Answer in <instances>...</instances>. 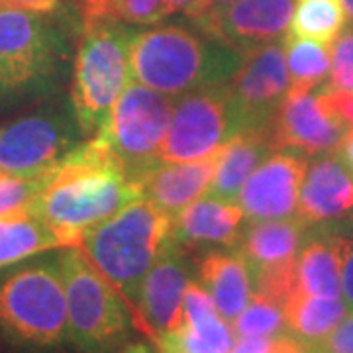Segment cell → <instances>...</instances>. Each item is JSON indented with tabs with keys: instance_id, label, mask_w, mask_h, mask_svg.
Segmentation results:
<instances>
[{
	"instance_id": "obj_1",
	"label": "cell",
	"mask_w": 353,
	"mask_h": 353,
	"mask_svg": "<svg viewBox=\"0 0 353 353\" xmlns=\"http://www.w3.org/2000/svg\"><path fill=\"white\" fill-rule=\"evenodd\" d=\"M143 199L141 185L101 138L85 139L69 153L30 208L67 245H79L83 232Z\"/></svg>"
},
{
	"instance_id": "obj_2",
	"label": "cell",
	"mask_w": 353,
	"mask_h": 353,
	"mask_svg": "<svg viewBox=\"0 0 353 353\" xmlns=\"http://www.w3.org/2000/svg\"><path fill=\"white\" fill-rule=\"evenodd\" d=\"M81 30L75 4L51 12L0 6V81L14 106L65 90Z\"/></svg>"
},
{
	"instance_id": "obj_3",
	"label": "cell",
	"mask_w": 353,
	"mask_h": 353,
	"mask_svg": "<svg viewBox=\"0 0 353 353\" xmlns=\"http://www.w3.org/2000/svg\"><path fill=\"white\" fill-rule=\"evenodd\" d=\"M0 340L20 353H63L71 347L57 252L0 269Z\"/></svg>"
},
{
	"instance_id": "obj_4",
	"label": "cell",
	"mask_w": 353,
	"mask_h": 353,
	"mask_svg": "<svg viewBox=\"0 0 353 353\" xmlns=\"http://www.w3.org/2000/svg\"><path fill=\"white\" fill-rule=\"evenodd\" d=\"M245 53L196 26H155L134 32L130 46L136 81L175 99L185 92L228 83Z\"/></svg>"
},
{
	"instance_id": "obj_5",
	"label": "cell",
	"mask_w": 353,
	"mask_h": 353,
	"mask_svg": "<svg viewBox=\"0 0 353 353\" xmlns=\"http://www.w3.org/2000/svg\"><path fill=\"white\" fill-rule=\"evenodd\" d=\"M171 226L169 216L148 199H139L112 218L85 230L79 240V248L92 265L126 299L134 320L141 285L169 238Z\"/></svg>"
},
{
	"instance_id": "obj_6",
	"label": "cell",
	"mask_w": 353,
	"mask_h": 353,
	"mask_svg": "<svg viewBox=\"0 0 353 353\" xmlns=\"http://www.w3.org/2000/svg\"><path fill=\"white\" fill-rule=\"evenodd\" d=\"M67 299L71 347L77 353H120L136 332L126 299L79 245L57 250Z\"/></svg>"
},
{
	"instance_id": "obj_7",
	"label": "cell",
	"mask_w": 353,
	"mask_h": 353,
	"mask_svg": "<svg viewBox=\"0 0 353 353\" xmlns=\"http://www.w3.org/2000/svg\"><path fill=\"white\" fill-rule=\"evenodd\" d=\"M134 32L110 20L83 22L69 94L87 139L106 128L118 97L134 79L130 59Z\"/></svg>"
},
{
	"instance_id": "obj_8",
	"label": "cell",
	"mask_w": 353,
	"mask_h": 353,
	"mask_svg": "<svg viewBox=\"0 0 353 353\" xmlns=\"http://www.w3.org/2000/svg\"><path fill=\"white\" fill-rule=\"evenodd\" d=\"M85 139L71 94L61 90L0 124V171L20 176L50 173Z\"/></svg>"
},
{
	"instance_id": "obj_9",
	"label": "cell",
	"mask_w": 353,
	"mask_h": 353,
	"mask_svg": "<svg viewBox=\"0 0 353 353\" xmlns=\"http://www.w3.org/2000/svg\"><path fill=\"white\" fill-rule=\"evenodd\" d=\"M139 81H130L114 104L108 124L94 138L104 139L136 181L161 165V148L171 122L173 101Z\"/></svg>"
},
{
	"instance_id": "obj_10",
	"label": "cell",
	"mask_w": 353,
	"mask_h": 353,
	"mask_svg": "<svg viewBox=\"0 0 353 353\" xmlns=\"http://www.w3.org/2000/svg\"><path fill=\"white\" fill-rule=\"evenodd\" d=\"M240 134L228 83L175 97L171 122L161 148L163 163L201 161L220 153Z\"/></svg>"
},
{
	"instance_id": "obj_11",
	"label": "cell",
	"mask_w": 353,
	"mask_h": 353,
	"mask_svg": "<svg viewBox=\"0 0 353 353\" xmlns=\"http://www.w3.org/2000/svg\"><path fill=\"white\" fill-rule=\"evenodd\" d=\"M289 88L285 39L245 51L240 71L228 81L240 134L271 126Z\"/></svg>"
},
{
	"instance_id": "obj_12",
	"label": "cell",
	"mask_w": 353,
	"mask_h": 353,
	"mask_svg": "<svg viewBox=\"0 0 353 353\" xmlns=\"http://www.w3.org/2000/svg\"><path fill=\"white\" fill-rule=\"evenodd\" d=\"M194 279L196 265L192 263L189 252L169 234L141 285L136 316L138 330L153 341L167 330L176 328L183 318L185 292Z\"/></svg>"
},
{
	"instance_id": "obj_13",
	"label": "cell",
	"mask_w": 353,
	"mask_h": 353,
	"mask_svg": "<svg viewBox=\"0 0 353 353\" xmlns=\"http://www.w3.org/2000/svg\"><path fill=\"white\" fill-rule=\"evenodd\" d=\"M347 126L326 99L324 87L289 90L273 120L279 150H296L304 155L338 152L347 138Z\"/></svg>"
},
{
	"instance_id": "obj_14",
	"label": "cell",
	"mask_w": 353,
	"mask_h": 353,
	"mask_svg": "<svg viewBox=\"0 0 353 353\" xmlns=\"http://www.w3.org/2000/svg\"><path fill=\"white\" fill-rule=\"evenodd\" d=\"M308 155L296 150H277L245 181L238 204L248 220H275L296 216L306 175Z\"/></svg>"
},
{
	"instance_id": "obj_15",
	"label": "cell",
	"mask_w": 353,
	"mask_h": 353,
	"mask_svg": "<svg viewBox=\"0 0 353 353\" xmlns=\"http://www.w3.org/2000/svg\"><path fill=\"white\" fill-rule=\"evenodd\" d=\"M294 0H238L212 18L190 22L240 51H250L289 36Z\"/></svg>"
},
{
	"instance_id": "obj_16",
	"label": "cell",
	"mask_w": 353,
	"mask_h": 353,
	"mask_svg": "<svg viewBox=\"0 0 353 353\" xmlns=\"http://www.w3.org/2000/svg\"><path fill=\"white\" fill-rule=\"evenodd\" d=\"M234 336L208 290L194 279L185 292L181 324L157 336L153 345L157 353H230Z\"/></svg>"
},
{
	"instance_id": "obj_17",
	"label": "cell",
	"mask_w": 353,
	"mask_h": 353,
	"mask_svg": "<svg viewBox=\"0 0 353 353\" xmlns=\"http://www.w3.org/2000/svg\"><path fill=\"white\" fill-rule=\"evenodd\" d=\"M353 212V173L336 152L314 155L306 167L296 216L308 226L330 224Z\"/></svg>"
},
{
	"instance_id": "obj_18",
	"label": "cell",
	"mask_w": 353,
	"mask_h": 353,
	"mask_svg": "<svg viewBox=\"0 0 353 353\" xmlns=\"http://www.w3.org/2000/svg\"><path fill=\"white\" fill-rule=\"evenodd\" d=\"M240 204L206 194L194 201L173 220L171 236L187 252L236 248L243 228Z\"/></svg>"
},
{
	"instance_id": "obj_19",
	"label": "cell",
	"mask_w": 353,
	"mask_h": 353,
	"mask_svg": "<svg viewBox=\"0 0 353 353\" xmlns=\"http://www.w3.org/2000/svg\"><path fill=\"white\" fill-rule=\"evenodd\" d=\"M222 153V152H220ZM220 153L189 163H161L141 176L143 199L175 220L187 206L204 194L214 176Z\"/></svg>"
},
{
	"instance_id": "obj_20",
	"label": "cell",
	"mask_w": 353,
	"mask_h": 353,
	"mask_svg": "<svg viewBox=\"0 0 353 353\" xmlns=\"http://www.w3.org/2000/svg\"><path fill=\"white\" fill-rule=\"evenodd\" d=\"M196 281L208 290L230 326L253 296L252 267L238 248H218L204 253L196 263Z\"/></svg>"
},
{
	"instance_id": "obj_21",
	"label": "cell",
	"mask_w": 353,
	"mask_h": 353,
	"mask_svg": "<svg viewBox=\"0 0 353 353\" xmlns=\"http://www.w3.org/2000/svg\"><path fill=\"white\" fill-rule=\"evenodd\" d=\"M308 224L299 216L275 220H248L238 240V250L252 271L287 267L296 261Z\"/></svg>"
},
{
	"instance_id": "obj_22",
	"label": "cell",
	"mask_w": 353,
	"mask_h": 353,
	"mask_svg": "<svg viewBox=\"0 0 353 353\" xmlns=\"http://www.w3.org/2000/svg\"><path fill=\"white\" fill-rule=\"evenodd\" d=\"M279 150L273 124L241 132L220 153L212 183L206 194L226 202H238L241 189L253 171Z\"/></svg>"
},
{
	"instance_id": "obj_23",
	"label": "cell",
	"mask_w": 353,
	"mask_h": 353,
	"mask_svg": "<svg viewBox=\"0 0 353 353\" xmlns=\"http://www.w3.org/2000/svg\"><path fill=\"white\" fill-rule=\"evenodd\" d=\"M296 290L316 296H341L340 243L330 224L308 228L294 261Z\"/></svg>"
},
{
	"instance_id": "obj_24",
	"label": "cell",
	"mask_w": 353,
	"mask_h": 353,
	"mask_svg": "<svg viewBox=\"0 0 353 353\" xmlns=\"http://www.w3.org/2000/svg\"><path fill=\"white\" fill-rule=\"evenodd\" d=\"M283 308L289 334L303 345L324 340L345 316L352 314L341 296H316L299 290L292 292Z\"/></svg>"
},
{
	"instance_id": "obj_25",
	"label": "cell",
	"mask_w": 353,
	"mask_h": 353,
	"mask_svg": "<svg viewBox=\"0 0 353 353\" xmlns=\"http://www.w3.org/2000/svg\"><path fill=\"white\" fill-rule=\"evenodd\" d=\"M65 245L63 238L38 216L18 214L0 218V269Z\"/></svg>"
},
{
	"instance_id": "obj_26",
	"label": "cell",
	"mask_w": 353,
	"mask_h": 353,
	"mask_svg": "<svg viewBox=\"0 0 353 353\" xmlns=\"http://www.w3.org/2000/svg\"><path fill=\"white\" fill-rule=\"evenodd\" d=\"M347 24L341 0H294L289 36L332 46Z\"/></svg>"
},
{
	"instance_id": "obj_27",
	"label": "cell",
	"mask_w": 353,
	"mask_h": 353,
	"mask_svg": "<svg viewBox=\"0 0 353 353\" xmlns=\"http://www.w3.org/2000/svg\"><path fill=\"white\" fill-rule=\"evenodd\" d=\"M285 55L290 77L289 90H314L328 83L332 55L324 43L287 36Z\"/></svg>"
},
{
	"instance_id": "obj_28",
	"label": "cell",
	"mask_w": 353,
	"mask_h": 353,
	"mask_svg": "<svg viewBox=\"0 0 353 353\" xmlns=\"http://www.w3.org/2000/svg\"><path fill=\"white\" fill-rule=\"evenodd\" d=\"M83 22L110 20L120 24H159L171 10L165 0H73Z\"/></svg>"
},
{
	"instance_id": "obj_29",
	"label": "cell",
	"mask_w": 353,
	"mask_h": 353,
	"mask_svg": "<svg viewBox=\"0 0 353 353\" xmlns=\"http://www.w3.org/2000/svg\"><path fill=\"white\" fill-rule=\"evenodd\" d=\"M232 330L236 336H267L277 338L287 334L285 308L275 301L253 294L252 301L241 310V314L232 322Z\"/></svg>"
},
{
	"instance_id": "obj_30",
	"label": "cell",
	"mask_w": 353,
	"mask_h": 353,
	"mask_svg": "<svg viewBox=\"0 0 353 353\" xmlns=\"http://www.w3.org/2000/svg\"><path fill=\"white\" fill-rule=\"evenodd\" d=\"M55 169L34 176H20L0 171V218L30 214V208L46 189Z\"/></svg>"
},
{
	"instance_id": "obj_31",
	"label": "cell",
	"mask_w": 353,
	"mask_h": 353,
	"mask_svg": "<svg viewBox=\"0 0 353 353\" xmlns=\"http://www.w3.org/2000/svg\"><path fill=\"white\" fill-rule=\"evenodd\" d=\"M332 67L326 87L334 90L353 92V24L341 30L332 41Z\"/></svg>"
},
{
	"instance_id": "obj_32",
	"label": "cell",
	"mask_w": 353,
	"mask_h": 353,
	"mask_svg": "<svg viewBox=\"0 0 353 353\" xmlns=\"http://www.w3.org/2000/svg\"><path fill=\"white\" fill-rule=\"evenodd\" d=\"M340 243L341 299L353 314V214L332 222Z\"/></svg>"
},
{
	"instance_id": "obj_33",
	"label": "cell",
	"mask_w": 353,
	"mask_h": 353,
	"mask_svg": "<svg viewBox=\"0 0 353 353\" xmlns=\"http://www.w3.org/2000/svg\"><path fill=\"white\" fill-rule=\"evenodd\" d=\"M303 347L306 353H353V314L345 316L324 340Z\"/></svg>"
},
{
	"instance_id": "obj_34",
	"label": "cell",
	"mask_w": 353,
	"mask_h": 353,
	"mask_svg": "<svg viewBox=\"0 0 353 353\" xmlns=\"http://www.w3.org/2000/svg\"><path fill=\"white\" fill-rule=\"evenodd\" d=\"M275 338L267 336H236L230 353H273Z\"/></svg>"
},
{
	"instance_id": "obj_35",
	"label": "cell",
	"mask_w": 353,
	"mask_h": 353,
	"mask_svg": "<svg viewBox=\"0 0 353 353\" xmlns=\"http://www.w3.org/2000/svg\"><path fill=\"white\" fill-rule=\"evenodd\" d=\"M326 90V99L332 104V108L340 116L341 120L352 128L353 132V92H345V90H334L324 85Z\"/></svg>"
},
{
	"instance_id": "obj_36",
	"label": "cell",
	"mask_w": 353,
	"mask_h": 353,
	"mask_svg": "<svg viewBox=\"0 0 353 353\" xmlns=\"http://www.w3.org/2000/svg\"><path fill=\"white\" fill-rule=\"evenodd\" d=\"M171 12L185 14L189 20H199L208 12V0H165Z\"/></svg>"
},
{
	"instance_id": "obj_37",
	"label": "cell",
	"mask_w": 353,
	"mask_h": 353,
	"mask_svg": "<svg viewBox=\"0 0 353 353\" xmlns=\"http://www.w3.org/2000/svg\"><path fill=\"white\" fill-rule=\"evenodd\" d=\"M0 6H14V8H26V10L51 12V10L61 6V0H0Z\"/></svg>"
},
{
	"instance_id": "obj_38",
	"label": "cell",
	"mask_w": 353,
	"mask_h": 353,
	"mask_svg": "<svg viewBox=\"0 0 353 353\" xmlns=\"http://www.w3.org/2000/svg\"><path fill=\"white\" fill-rule=\"evenodd\" d=\"M273 353H304V347L301 341L287 332V334H281L275 338Z\"/></svg>"
},
{
	"instance_id": "obj_39",
	"label": "cell",
	"mask_w": 353,
	"mask_h": 353,
	"mask_svg": "<svg viewBox=\"0 0 353 353\" xmlns=\"http://www.w3.org/2000/svg\"><path fill=\"white\" fill-rule=\"evenodd\" d=\"M338 155H340V159L345 163V167L350 169L353 173V132L347 134V138L341 141V145L338 148Z\"/></svg>"
},
{
	"instance_id": "obj_40",
	"label": "cell",
	"mask_w": 353,
	"mask_h": 353,
	"mask_svg": "<svg viewBox=\"0 0 353 353\" xmlns=\"http://www.w3.org/2000/svg\"><path fill=\"white\" fill-rule=\"evenodd\" d=\"M234 2H238V0H208V12L201 16L199 20L202 18H212V16H218L220 12H224L226 8H230ZM190 22H194V20H190Z\"/></svg>"
},
{
	"instance_id": "obj_41",
	"label": "cell",
	"mask_w": 353,
	"mask_h": 353,
	"mask_svg": "<svg viewBox=\"0 0 353 353\" xmlns=\"http://www.w3.org/2000/svg\"><path fill=\"white\" fill-rule=\"evenodd\" d=\"M122 352L124 353H157V350H155L153 345H150V343H145V341H136V343H130V345H126Z\"/></svg>"
},
{
	"instance_id": "obj_42",
	"label": "cell",
	"mask_w": 353,
	"mask_h": 353,
	"mask_svg": "<svg viewBox=\"0 0 353 353\" xmlns=\"http://www.w3.org/2000/svg\"><path fill=\"white\" fill-rule=\"evenodd\" d=\"M10 108H16V106H14L12 99L8 97L6 88H4L2 81H0V114L6 112V110H10Z\"/></svg>"
},
{
	"instance_id": "obj_43",
	"label": "cell",
	"mask_w": 353,
	"mask_h": 353,
	"mask_svg": "<svg viewBox=\"0 0 353 353\" xmlns=\"http://www.w3.org/2000/svg\"><path fill=\"white\" fill-rule=\"evenodd\" d=\"M341 2H343V8H345L347 18L352 20V24H353V0H341Z\"/></svg>"
},
{
	"instance_id": "obj_44",
	"label": "cell",
	"mask_w": 353,
	"mask_h": 353,
	"mask_svg": "<svg viewBox=\"0 0 353 353\" xmlns=\"http://www.w3.org/2000/svg\"><path fill=\"white\" fill-rule=\"evenodd\" d=\"M120 353H124V352H120Z\"/></svg>"
},
{
	"instance_id": "obj_45",
	"label": "cell",
	"mask_w": 353,
	"mask_h": 353,
	"mask_svg": "<svg viewBox=\"0 0 353 353\" xmlns=\"http://www.w3.org/2000/svg\"><path fill=\"white\" fill-rule=\"evenodd\" d=\"M304 353H306V352H304Z\"/></svg>"
}]
</instances>
